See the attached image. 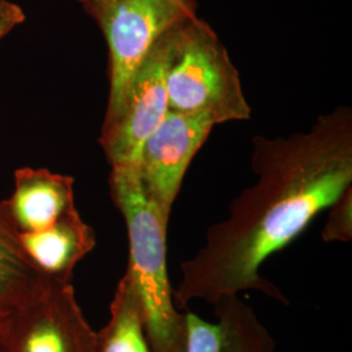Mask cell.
<instances>
[{
  "label": "cell",
  "instance_id": "obj_1",
  "mask_svg": "<svg viewBox=\"0 0 352 352\" xmlns=\"http://www.w3.org/2000/svg\"><path fill=\"white\" fill-rule=\"evenodd\" d=\"M251 162L256 184L240 193L226 219L209 227L204 245L180 266L179 309L245 291L289 304L260 269L351 187V109L337 107L289 138H256Z\"/></svg>",
  "mask_w": 352,
  "mask_h": 352
},
{
  "label": "cell",
  "instance_id": "obj_2",
  "mask_svg": "<svg viewBox=\"0 0 352 352\" xmlns=\"http://www.w3.org/2000/svg\"><path fill=\"white\" fill-rule=\"evenodd\" d=\"M109 183L113 205L126 222V272L141 298L151 352H184L186 312L176 307L167 272L170 218L148 197L135 166H111Z\"/></svg>",
  "mask_w": 352,
  "mask_h": 352
},
{
  "label": "cell",
  "instance_id": "obj_3",
  "mask_svg": "<svg viewBox=\"0 0 352 352\" xmlns=\"http://www.w3.org/2000/svg\"><path fill=\"white\" fill-rule=\"evenodd\" d=\"M166 82L170 111L202 115L214 124L251 118L236 67L212 26L197 16L174 29Z\"/></svg>",
  "mask_w": 352,
  "mask_h": 352
},
{
  "label": "cell",
  "instance_id": "obj_4",
  "mask_svg": "<svg viewBox=\"0 0 352 352\" xmlns=\"http://www.w3.org/2000/svg\"><path fill=\"white\" fill-rule=\"evenodd\" d=\"M196 17L195 0H113L93 16L109 49V100L103 124L119 113L132 78L160 38Z\"/></svg>",
  "mask_w": 352,
  "mask_h": 352
},
{
  "label": "cell",
  "instance_id": "obj_5",
  "mask_svg": "<svg viewBox=\"0 0 352 352\" xmlns=\"http://www.w3.org/2000/svg\"><path fill=\"white\" fill-rule=\"evenodd\" d=\"M3 352H97L96 331L71 282L50 280L32 302L0 320Z\"/></svg>",
  "mask_w": 352,
  "mask_h": 352
},
{
  "label": "cell",
  "instance_id": "obj_6",
  "mask_svg": "<svg viewBox=\"0 0 352 352\" xmlns=\"http://www.w3.org/2000/svg\"><path fill=\"white\" fill-rule=\"evenodd\" d=\"M174 29L154 45L132 78L119 113L102 126L100 144L111 166H136L145 140L170 111L166 81Z\"/></svg>",
  "mask_w": 352,
  "mask_h": 352
},
{
  "label": "cell",
  "instance_id": "obj_7",
  "mask_svg": "<svg viewBox=\"0 0 352 352\" xmlns=\"http://www.w3.org/2000/svg\"><path fill=\"white\" fill-rule=\"evenodd\" d=\"M214 126L202 115L168 111L145 140L135 167L145 193L166 217L170 218L189 164Z\"/></svg>",
  "mask_w": 352,
  "mask_h": 352
},
{
  "label": "cell",
  "instance_id": "obj_8",
  "mask_svg": "<svg viewBox=\"0 0 352 352\" xmlns=\"http://www.w3.org/2000/svg\"><path fill=\"white\" fill-rule=\"evenodd\" d=\"M215 321L186 312L184 352H276L277 343L250 304L227 295L212 304Z\"/></svg>",
  "mask_w": 352,
  "mask_h": 352
},
{
  "label": "cell",
  "instance_id": "obj_9",
  "mask_svg": "<svg viewBox=\"0 0 352 352\" xmlns=\"http://www.w3.org/2000/svg\"><path fill=\"white\" fill-rule=\"evenodd\" d=\"M3 204L20 234L45 230L77 209L75 179L47 168H19L13 193Z\"/></svg>",
  "mask_w": 352,
  "mask_h": 352
},
{
  "label": "cell",
  "instance_id": "obj_10",
  "mask_svg": "<svg viewBox=\"0 0 352 352\" xmlns=\"http://www.w3.org/2000/svg\"><path fill=\"white\" fill-rule=\"evenodd\" d=\"M20 241L42 276L71 282L77 264L96 248L97 236L75 209L45 230L20 234Z\"/></svg>",
  "mask_w": 352,
  "mask_h": 352
},
{
  "label": "cell",
  "instance_id": "obj_11",
  "mask_svg": "<svg viewBox=\"0 0 352 352\" xmlns=\"http://www.w3.org/2000/svg\"><path fill=\"white\" fill-rule=\"evenodd\" d=\"M50 279L29 260L3 201H0V318L38 296Z\"/></svg>",
  "mask_w": 352,
  "mask_h": 352
},
{
  "label": "cell",
  "instance_id": "obj_12",
  "mask_svg": "<svg viewBox=\"0 0 352 352\" xmlns=\"http://www.w3.org/2000/svg\"><path fill=\"white\" fill-rule=\"evenodd\" d=\"M97 352H151L144 307L132 277L120 278L110 304V320L96 331Z\"/></svg>",
  "mask_w": 352,
  "mask_h": 352
},
{
  "label": "cell",
  "instance_id": "obj_13",
  "mask_svg": "<svg viewBox=\"0 0 352 352\" xmlns=\"http://www.w3.org/2000/svg\"><path fill=\"white\" fill-rule=\"evenodd\" d=\"M321 238L327 243H347L352 239V187L346 189L330 205Z\"/></svg>",
  "mask_w": 352,
  "mask_h": 352
},
{
  "label": "cell",
  "instance_id": "obj_14",
  "mask_svg": "<svg viewBox=\"0 0 352 352\" xmlns=\"http://www.w3.org/2000/svg\"><path fill=\"white\" fill-rule=\"evenodd\" d=\"M25 21L24 10L10 0H0V41Z\"/></svg>",
  "mask_w": 352,
  "mask_h": 352
},
{
  "label": "cell",
  "instance_id": "obj_15",
  "mask_svg": "<svg viewBox=\"0 0 352 352\" xmlns=\"http://www.w3.org/2000/svg\"><path fill=\"white\" fill-rule=\"evenodd\" d=\"M76 1H78L89 16L93 17L96 13L100 12L104 6H107L113 0H76Z\"/></svg>",
  "mask_w": 352,
  "mask_h": 352
},
{
  "label": "cell",
  "instance_id": "obj_16",
  "mask_svg": "<svg viewBox=\"0 0 352 352\" xmlns=\"http://www.w3.org/2000/svg\"><path fill=\"white\" fill-rule=\"evenodd\" d=\"M0 352H3V351H1V349H0Z\"/></svg>",
  "mask_w": 352,
  "mask_h": 352
},
{
  "label": "cell",
  "instance_id": "obj_17",
  "mask_svg": "<svg viewBox=\"0 0 352 352\" xmlns=\"http://www.w3.org/2000/svg\"><path fill=\"white\" fill-rule=\"evenodd\" d=\"M3 318H4V317H3ZM0 320H1V318H0Z\"/></svg>",
  "mask_w": 352,
  "mask_h": 352
}]
</instances>
